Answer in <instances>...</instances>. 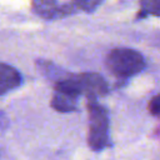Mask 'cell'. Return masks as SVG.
Returning a JSON list of instances; mask_svg holds the SVG:
<instances>
[{"mask_svg":"<svg viewBox=\"0 0 160 160\" xmlns=\"http://www.w3.org/2000/svg\"><path fill=\"white\" fill-rule=\"evenodd\" d=\"M22 82L21 74L11 65L0 62V95H4L16 88Z\"/></svg>","mask_w":160,"mask_h":160,"instance_id":"obj_6","label":"cell"},{"mask_svg":"<svg viewBox=\"0 0 160 160\" xmlns=\"http://www.w3.org/2000/svg\"><path fill=\"white\" fill-rule=\"evenodd\" d=\"M79 91L71 84L69 75H64L59 81L55 82V89L51 99V106L60 112H71L78 109Z\"/></svg>","mask_w":160,"mask_h":160,"instance_id":"obj_4","label":"cell"},{"mask_svg":"<svg viewBox=\"0 0 160 160\" xmlns=\"http://www.w3.org/2000/svg\"><path fill=\"white\" fill-rule=\"evenodd\" d=\"M88 144L94 151H100L109 144V114L96 100H88Z\"/></svg>","mask_w":160,"mask_h":160,"instance_id":"obj_2","label":"cell"},{"mask_svg":"<svg viewBox=\"0 0 160 160\" xmlns=\"http://www.w3.org/2000/svg\"><path fill=\"white\" fill-rule=\"evenodd\" d=\"M140 5L141 9H140V14L138 15L139 18L146 16L149 14L160 16V0H146V1H141Z\"/></svg>","mask_w":160,"mask_h":160,"instance_id":"obj_7","label":"cell"},{"mask_svg":"<svg viewBox=\"0 0 160 160\" xmlns=\"http://www.w3.org/2000/svg\"><path fill=\"white\" fill-rule=\"evenodd\" d=\"M149 110L152 115H160V94L154 96L149 102Z\"/></svg>","mask_w":160,"mask_h":160,"instance_id":"obj_8","label":"cell"},{"mask_svg":"<svg viewBox=\"0 0 160 160\" xmlns=\"http://www.w3.org/2000/svg\"><path fill=\"white\" fill-rule=\"evenodd\" d=\"M106 68L119 79H128L139 74L145 68L144 56L132 49H112L106 56Z\"/></svg>","mask_w":160,"mask_h":160,"instance_id":"obj_1","label":"cell"},{"mask_svg":"<svg viewBox=\"0 0 160 160\" xmlns=\"http://www.w3.org/2000/svg\"><path fill=\"white\" fill-rule=\"evenodd\" d=\"M32 10L44 19H61L75 12L84 11L80 1H32Z\"/></svg>","mask_w":160,"mask_h":160,"instance_id":"obj_5","label":"cell"},{"mask_svg":"<svg viewBox=\"0 0 160 160\" xmlns=\"http://www.w3.org/2000/svg\"><path fill=\"white\" fill-rule=\"evenodd\" d=\"M6 125H8V119H6L5 114L2 111H0V131L4 130L6 128Z\"/></svg>","mask_w":160,"mask_h":160,"instance_id":"obj_9","label":"cell"},{"mask_svg":"<svg viewBox=\"0 0 160 160\" xmlns=\"http://www.w3.org/2000/svg\"><path fill=\"white\" fill-rule=\"evenodd\" d=\"M70 80L80 95H85L88 100H96V98L105 96L109 92L106 80L98 72L70 74Z\"/></svg>","mask_w":160,"mask_h":160,"instance_id":"obj_3","label":"cell"}]
</instances>
